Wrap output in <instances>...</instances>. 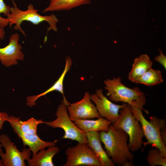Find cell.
<instances>
[{"instance_id": "1", "label": "cell", "mask_w": 166, "mask_h": 166, "mask_svg": "<svg viewBox=\"0 0 166 166\" xmlns=\"http://www.w3.org/2000/svg\"><path fill=\"white\" fill-rule=\"evenodd\" d=\"M101 141L104 144L106 152L113 163L122 166H134V156L129 150L128 135L121 129L111 125L107 131H99Z\"/></svg>"}, {"instance_id": "22", "label": "cell", "mask_w": 166, "mask_h": 166, "mask_svg": "<svg viewBox=\"0 0 166 166\" xmlns=\"http://www.w3.org/2000/svg\"><path fill=\"white\" fill-rule=\"evenodd\" d=\"M11 7L6 4L4 0H0V25L3 28L9 24V22L7 18L2 17L1 14H2L7 17L11 13Z\"/></svg>"}, {"instance_id": "20", "label": "cell", "mask_w": 166, "mask_h": 166, "mask_svg": "<svg viewBox=\"0 0 166 166\" xmlns=\"http://www.w3.org/2000/svg\"><path fill=\"white\" fill-rule=\"evenodd\" d=\"M163 82L160 71L150 68L134 82L151 86L159 84Z\"/></svg>"}, {"instance_id": "6", "label": "cell", "mask_w": 166, "mask_h": 166, "mask_svg": "<svg viewBox=\"0 0 166 166\" xmlns=\"http://www.w3.org/2000/svg\"><path fill=\"white\" fill-rule=\"evenodd\" d=\"M104 83L105 88L107 91V95L114 102H121L130 105L144 95L137 87L130 88L126 86L122 83L120 77L112 79H107Z\"/></svg>"}, {"instance_id": "27", "label": "cell", "mask_w": 166, "mask_h": 166, "mask_svg": "<svg viewBox=\"0 0 166 166\" xmlns=\"http://www.w3.org/2000/svg\"><path fill=\"white\" fill-rule=\"evenodd\" d=\"M3 162L2 161V160L0 159V166H3Z\"/></svg>"}, {"instance_id": "16", "label": "cell", "mask_w": 166, "mask_h": 166, "mask_svg": "<svg viewBox=\"0 0 166 166\" xmlns=\"http://www.w3.org/2000/svg\"><path fill=\"white\" fill-rule=\"evenodd\" d=\"M85 133L91 131H107L112 123L105 118L100 117L96 120L80 119L73 121Z\"/></svg>"}, {"instance_id": "12", "label": "cell", "mask_w": 166, "mask_h": 166, "mask_svg": "<svg viewBox=\"0 0 166 166\" xmlns=\"http://www.w3.org/2000/svg\"><path fill=\"white\" fill-rule=\"evenodd\" d=\"M15 132L22 141L24 146L27 145L33 153L32 156L37 154L39 150L44 149L46 148L54 146L57 140L52 142H47L41 139L36 134H28L22 132L13 124L10 123Z\"/></svg>"}, {"instance_id": "4", "label": "cell", "mask_w": 166, "mask_h": 166, "mask_svg": "<svg viewBox=\"0 0 166 166\" xmlns=\"http://www.w3.org/2000/svg\"><path fill=\"white\" fill-rule=\"evenodd\" d=\"M112 125L121 129L128 135V148L131 152H135L141 148L143 144L144 134L139 121L133 114L130 105L126 103L121 109L117 120Z\"/></svg>"}, {"instance_id": "17", "label": "cell", "mask_w": 166, "mask_h": 166, "mask_svg": "<svg viewBox=\"0 0 166 166\" xmlns=\"http://www.w3.org/2000/svg\"><path fill=\"white\" fill-rule=\"evenodd\" d=\"M152 62L146 54H142L136 58L132 65V69L129 72L128 79L134 82L149 69L151 68Z\"/></svg>"}, {"instance_id": "11", "label": "cell", "mask_w": 166, "mask_h": 166, "mask_svg": "<svg viewBox=\"0 0 166 166\" xmlns=\"http://www.w3.org/2000/svg\"><path fill=\"white\" fill-rule=\"evenodd\" d=\"M19 36L18 33L12 34L10 37L8 44L0 48V61L6 67L16 65L18 60H23L24 55L21 51V45L18 43Z\"/></svg>"}, {"instance_id": "7", "label": "cell", "mask_w": 166, "mask_h": 166, "mask_svg": "<svg viewBox=\"0 0 166 166\" xmlns=\"http://www.w3.org/2000/svg\"><path fill=\"white\" fill-rule=\"evenodd\" d=\"M65 153L67 160L63 166H101L99 159L87 144L78 143L68 147Z\"/></svg>"}, {"instance_id": "28", "label": "cell", "mask_w": 166, "mask_h": 166, "mask_svg": "<svg viewBox=\"0 0 166 166\" xmlns=\"http://www.w3.org/2000/svg\"><path fill=\"white\" fill-rule=\"evenodd\" d=\"M2 144L0 142V148H2Z\"/></svg>"}, {"instance_id": "2", "label": "cell", "mask_w": 166, "mask_h": 166, "mask_svg": "<svg viewBox=\"0 0 166 166\" xmlns=\"http://www.w3.org/2000/svg\"><path fill=\"white\" fill-rule=\"evenodd\" d=\"M146 102L145 95L134 101L130 105L132 112L140 122L147 141L143 142L144 147L148 144L158 148L161 155L166 158V144L162 140L160 135V130L166 126V121L164 119H160L153 116L148 121L144 116L142 110Z\"/></svg>"}, {"instance_id": "10", "label": "cell", "mask_w": 166, "mask_h": 166, "mask_svg": "<svg viewBox=\"0 0 166 166\" xmlns=\"http://www.w3.org/2000/svg\"><path fill=\"white\" fill-rule=\"evenodd\" d=\"M90 98L96 105L101 117L105 118L113 124L118 119L119 110L126 103L117 105L109 100L103 94L101 89L97 90L96 93L90 95Z\"/></svg>"}, {"instance_id": "25", "label": "cell", "mask_w": 166, "mask_h": 166, "mask_svg": "<svg viewBox=\"0 0 166 166\" xmlns=\"http://www.w3.org/2000/svg\"><path fill=\"white\" fill-rule=\"evenodd\" d=\"M160 135L161 138L166 144V126L162 128L160 131Z\"/></svg>"}, {"instance_id": "9", "label": "cell", "mask_w": 166, "mask_h": 166, "mask_svg": "<svg viewBox=\"0 0 166 166\" xmlns=\"http://www.w3.org/2000/svg\"><path fill=\"white\" fill-rule=\"evenodd\" d=\"M69 116L73 121L80 119H89L101 117L96 107L91 101L90 95L85 92L83 98L67 106Z\"/></svg>"}, {"instance_id": "19", "label": "cell", "mask_w": 166, "mask_h": 166, "mask_svg": "<svg viewBox=\"0 0 166 166\" xmlns=\"http://www.w3.org/2000/svg\"><path fill=\"white\" fill-rule=\"evenodd\" d=\"M6 121L15 124L23 132L32 134H37L38 125L44 123L45 122L42 120H37L33 117L23 121L20 120V118L12 115L9 116L6 119Z\"/></svg>"}, {"instance_id": "26", "label": "cell", "mask_w": 166, "mask_h": 166, "mask_svg": "<svg viewBox=\"0 0 166 166\" xmlns=\"http://www.w3.org/2000/svg\"><path fill=\"white\" fill-rule=\"evenodd\" d=\"M5 35V32L4 28L0 25V40L3 39Z\"/></svg>"}, {"instance_id": "15", "label": "cell", "mask_w": 166, "mask_h": 166, "mask_svg": "<svg viewBox=\"0 0 166 166\" xmlns=\"http://www.w3.org/2000/svg\"><path fill=\"white\" fill-rule=\"evenodd\" d=\"M46 150L45 149L40 150L36 154L32 156L27 161L29 166H53V161L54 156L60 150L57 146H52L48 147Z\"/></svg>"}, {"instance_id": "21", "label": "cell", "mask_w": 166, "mask_h": 166, "mask_svg": "<svg viewBox=\"0 0 166 166\" xmlns=\"http://www.w3.org/2000/svg\"><path fill=\"white\" fill-rule=\"evenodd\" d=\"M147 160L150 166H166V158L161 155L156 148L151 149L148 151Z\"/></svg>"}, {"instance_id": "24", "label": "cell", "mask_w": 166, "mask_h": 166, "mask_svg": "<svg viewBox=\"0 0 166 166\" xmlns=\"http://www.w3.org/2000/svg\"><path fill=\"white\" fill-rule=\"evenodd\" d=\"M9 116L6 112H0V129H2L4 123L6 121V119Z\"/></svg>"}, {"instance_id": "5", "label": "cell", "mask_w": 166, "mask_h": 166, "mask_svg": "<svg viewBox=\"0 0 166 166\" xmlns=\"http://www.w3.org/2000/svg\"><path fill=\"white\" fill-rule=\"evenodd\" d=\"M69 103L63 99L58 106L55 115L56 119L51 121L45 122L47 126L53 128H60L64 131L63 139L77 141L78 143L87 144L86 134L79 128L70 119L67 112Z\"/></svg>"}, {"instance_id": "8", "label": "cell", "mask_w": 166, "mask_h": 166, "mask_svg": "<svg viewBox=\"0 0 166 166\" xmlns=\"http://www.w3.org/2000/svg\"><path fill=\"white\" fill-rule=\"evenodd\" d=\"M0 142L6 151L4 153L0 148V156L4 166H26L25 160L30 159L31 155V151L29 148H24L20 152L11 142L9 136L3 134L0 136Z\"/></svg>"}, {"instance_id": "23", "label": "cell", "mask_w": 166, "mask_h": 166, "mask_svg": "<svg viewBox=\"0 0 166 166\" xmlns=\"http://www.w3.org/2000/svg\"><path fill=\"white\" fill-rule=\"evenodd\" d=\"M160 54L156 56L154 58L155 61L160 63L164 68L166 69V57L163 54L162 51L159 49Z\"/></svg>"}, {"instance_id": "14", "label": "cell", "mask_w": 166, "mask_h": 166, "mask_svg": "<svg viewBox=\"0 0 166 166\" xmlns=\"http://www.w3.org/2000/svg\"><path fill=\"white\" fill-rule=\"evenodd\" d=\"M87 144L101 161V166H114L112 160L103 149L98 131H91L86 133Z\"/></svg>"}, {"instance_id": "3", "label": "cell", "mask_w": 166, "mask_h": 166, "mask_svg": "<svg viewBox=\"0 0 166 166\" xmlns=\"http://www.w3.org/2000/svg\"><path fill=\"white\" fill-rule=\"evenodd\" d=\"M12 1L13 7H11V13L7 17L9 22V25L10 27L13 24H15L14 29L19 30L25 36V32L21 26L23 22L28 21L34 25H37L42 22L46 21L49 25L47 33L51 30L55 32L57 31V25L58 20L54 14H52L47 16L41 15L38 13V10L35 9L31 4L28 5L26 10H22L18 7L13 0Z\"/></svg>"}, {"instance_id": "18", "label": "cell", "mask_w": 166, "mask_h": 166, "mask_svg": "<svg viewBox=\"0 0 166 166\" xmlns=\"http://www.w3.org/2000/svg\"><path fill=\"white\" fill-rule=\"evenodd\" d=\"M90 2V0H50L49 4L42 12L69 10Z\"/></svg>"}, {"instance_id": "13", "label": "cell", "mask_w": 166, "mask_h": 166, "mask_svg": "<svg viewBox=\"0 0 166 166\" xmlns=\"http://www.w3.org/2000/svg\"><path fill=\"white\" fill-rule=\"evenodd\" d=\"M72 64L71 59L68 56L66 59V63L63 71L58 79L49 89L43 92L36 95L28 96L26 98V105L30 107L35 106L36 101L39 97L54 91H57L61 93L63 97V99L67 101L65 98L63 89V81L67 73L69 70Z\"/></svg>"}]
</instances>
